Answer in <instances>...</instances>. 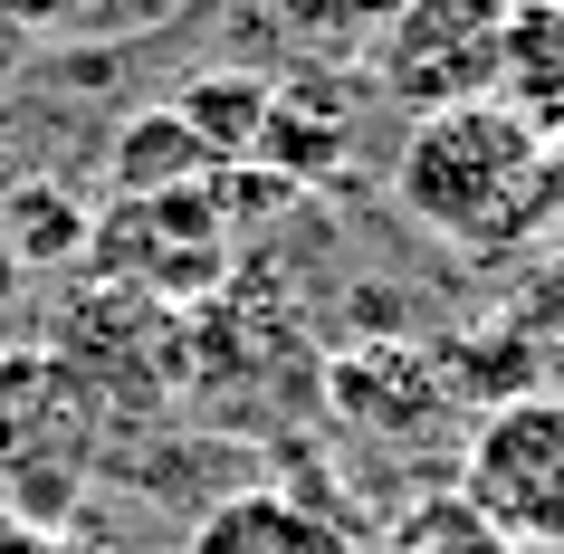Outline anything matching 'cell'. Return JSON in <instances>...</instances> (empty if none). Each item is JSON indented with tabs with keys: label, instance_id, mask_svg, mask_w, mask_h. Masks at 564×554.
I'll use <instances>...</instances> for the list:
<instances>
[{
	"label": "cell",
	"instance_id": "obj_1",
	"mask_svg": "<svg viewBox=\"0 0 564 554\" xmlns=\"http://www.w3.org/2000/svg\"><path fill=\"white\" fill-rule=\"evenodd\" d=\"M535 182H545V134L507 96L412 116L402 153H392V210L412 230H431L441 249H517V239H535Z\"/></svg>",
	"mask_w": 564,
	"mask_h": 554
},
{
	"label": "cell",
	"instance_id": "obj_2",
	"mask_svg": "<svg viewBox=\"0 0 564 554\" xmlns=\"http://www.w3.org/2000/svg\"><path fill=\"white\" fill-rule=\"evenodd\" d=\"M507 10L517 0H392L373 30V77H383L412 116L498 96V58H507Z\"/></svg>",
	"mask_w": 564,
	"mask_h": 554
},
{
	"label": "cell",
	"instance_id": "obj_3",
	"mask_svg": "<svg viewBox=\"0 0 564 554\" xmlns=\"http://www.w3.org/2000/svg\"><path fill=\"white\" fill-rule=\"evenodd\" d=\"M459 497H469L517 554H564V402L517 392V402L488 411L478 439H469Z\"/></svg>",
	"mask_w": 564,
	"mask_h": 554
},
{
	"label": "cell",
	"instance_id": "obj_4",
	"mask_svg": "<svg viewBox=\"0 0 564 554\" xmlns=\"http://www.w3.org/2000/svg\"><path fill=\"white\" fill-rule=\"evenodd\" d=\"M220 202L210 192H173V202H116L87 230V268L134 296H192L220 278Z\"/></svg>",
	"mask_w": 564,
	"mask_h": 554
},
{
	"label": "cell",
	"instance_id": "obj_5",
	"mask_svg": "<svg viewBox=\"0 0 564 554\" xmlns=\"http://www.w3.org/2000/svg\"><path fill=\"white\" fill-rule=\"evenodd\" d=\"M106 182H116V202H173V192H210V182H220V153H210L173 106H144V116L116 124Z\"/></svg>",
	"mask_w": 564,
	"mask_h": 554
},
{
	"label": "cell",
	"instance_id": "obj_6",
	"mask_svg": "<svg viewBox=\"0 0 564 554\" xmlns=\"http://www.w3.org/2000/svg\"><path fill=\"white\" fill-rule=\"evenodd\" d=\"M173 116L202 134L210 153H220V173H239V163H259L268 144V116H278V87H268L259 67H202V77H182Z\"/></svg>",
	"mask_w": 564,
	"mask_h": 554
},
{
	"label": "cell",
	"instance_id": "obj_7",
	"mask_svg": "<svg viewBox=\"0 0 564 554\" xmlns=\"http://www.w3.org/2000/svg\"><path fill=\"white\" fill-rule=\"evenodd\" d=\"M498 96L535 124V134H564V0H517V10H507Z\"/></svg>",
	"mask_w": 564,
	"mask_h": 554
},
{
	"label": "cell",
	"instance_id": "obj_8",
	"mask_svg": "<svg viewBox=\"0 0 564 554\" xmlns=\"http://www.w3.org/2000/svg\"><path fill=\"white\" fill-rule=\"evenodd\" d=\"M192 554H345L326 535V517H306L297 497L278 488H239L192 525Z\"/></svg>",
	"mask_w": 564,
	"mask_h": 554
},
{
	"label": "cell",
	"instance_id": "obj_9",
	"mask_svg": "<svg viewBox=\"0 0 564 554\" xmlns=\"http://www.w3.org/2000/svg\"><path fill=\"white\" fill-rule=\"evenodd\" d=\"M0 239H10L20 268L77 259V249H87V210L67 202L58 182H20V192H0Z\"/></svg>",
	"mask_w": 564,
	"mask_h": 554
},
{
	"label": "cell",
	"instance_id": "obj_10",
	"mask_svg": "<svg viewBox=\"0 0 564 554\" xmlns=\"http://www.w3.org/2000/svg\"><path fill=\"white\" fill-rule=\"evenodd\" d=\"M383 554H517V545H507L498 525H488V517L469 507V497L449 488V497H421L412 517H402V525L383 535Z\"/></svg>",
	"mask_w": 564,
	"mask_h": 554
},
{
	"label": "cell",
	"instance_id": "obj_11",
	"mask_svg": "<svg viewBox=\"0 0 564 554\" xmlns=\"http://www.w3.org/2000/svg\"><path fill=\"white\" fill-rule=\"evenodd\" d=\"M383 10H392V0H278L288 39H306L316 58H364L373 30H383Z\"/></svg>",
	"mask_w": 564,
	"mask_h": 554
},
{
	"label": "cell",
	"instance_id": "obj_12",
	"mask_svg": "<svg viewBox=\"0 0 564 554\" xmlns=\"http://www.w3.org/2000/svg\"><path fill=\"white\" fill-rule=\"evenodd\" d=\"M535 239L564 249V134H545V182H535Z\"/></svg>",
	"mask_w": 564,
	"mask_h": 554
},
{
	"label": "cell",
	"instance_id": "obj_13",
	"mask_svg": "<svg viewBox=\"0 0 564 554\" xmlns=\"http://www.w3.org/2000/svg\"><path fill=\"white\" fill-rule=\"evenodd\" d=\"M20 278H30V268L10 259V239H0V306H10V287H20Z\"/></svg>",
	"mask_w": 564,
	"mask_h": 554
}]
</instances>
